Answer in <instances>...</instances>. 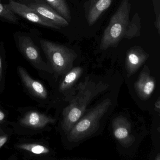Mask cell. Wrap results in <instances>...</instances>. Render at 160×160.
Wrapping results in <instances>:
<instances>
[{
    "label": "cell",
    "instance_id": "52a82bcc",
    "mask_svg": "<svg viewBox=\"0 0 160 160\" xmlns=\"http://www.w3.org/2000/svg\"><path fill=\"white\" fill-rule=\"evenodd\" d=\"M112 128L114 137L122 146L129 148L135 142L132 123L126 117L122 115L116 117L112 121Z\"/></svg>",
    "mask_w": 160,
    "mask_h": 160
},
{
    "label": "cell",
    "instance_id": "ac0fdd59",
    "mask_svg": "<svg viewBox=\"0 0 160 160\" xmlns=\"http://www.w3.org/2000/svg\"><path fill=\"white\" fill-rule=\"evenodd\" d=\"M17 147L20 149L36 154H47L49 152V149L47 147L40 144L25 143L18 145Z\"/></svg>",
    "mask_w": 160,
    "mask_h": 160
},
{
    "label": "cell",
    "instance_id": "4fadbf2b",
    "mask_svg": "<svg viewBox=\"0 0 160 160\" xmlns=\"http://www.w3.org/2000/svg\"><path fill=\"white\" fill-rule=\"evenodd\" d=\"M55 119L38 111H30L20 120L21 125L31 129H42L49 123H54Z\"/></svg>",
    "mask_w": 160,
    "mask_h": 160
},
{
    "label": "cell",
    "instance_id": "277c9868",
    "mask_svg": "<svg viewBox=\"0 0 160 160\" xmlns=\"http://www.w3.org/2000/svg\"><path fill=\"white\" fill-rule=\"evenodd\" d=\"M40 44L49 65L57 76H64L73 67L78 57L73 50L48 40H40Z\"/></svg>",
    "mask_w": 160,
    "mask_h": 160
},
{
    "label": "cell",
    "instance_id": "2e32d148",
    "mask_svg": "<svg viewBox=\"0 0 160 160\" xmlns=\"http://www.w3.org/2000/svg\"><path fill=\"white\" fill-rule=\"evenodd\" d=\"M141 23L140 19L137 13H136L132 20H130V24L126 31L124 38L131 39L140 35Z\"/></svg>",
    "mask_w": 160,
    "mask_h": 160
},
{
    "label": "cell",
    "instance_id": "5b68a950",
    "mask_svg": "<svg viewBox=\"0 0 160 160\" xmlns=\"http://www.w3.org/2000/svg\"><path fill=\"white\" fill-rule=\"evenodd\" d=\"M14 38L18 50L33 67L40 71L53 73L50 65L43 60L40 50L31 37L18 32L15 34Z\"/></svg>",
    "mask_w": 160,
    "mask_h": 160
},
{
    "label": "cell",
    "instance_id": "8992f818",
    "mask_svg": "<svg viewBox=\"0 0 160 160\" xmlns=\"http://www.w3.org/2000/svg\"><path fill=\"white\" fill-rule=\"evenodd\" d=\"M6 5L16 15L21 17L31 23L54 29H60L61 28L51 20L44 17L36 11L31 9L26 4L17 2L14 0H10L9 3Z\"/></svg>",
    "mask_w": 160,
    "mask_h": 160
},
{
    "label": "cell",
    "instance_id": "44dd1931",
    "mask_svg": "<svg viewBox=\"0 0 160 160\" xmlns=\"http://www.w3.org/2000/svg\"><path fill=\"white\" fill-rule=\"evenodd\" d=\"M5 118V114L0 109V122L3 121Z\"/></svg>",
    "mask_w": 160,
    "mask_h": 160
},
{
    "label": "cell",
    "instance_id": "9a60e30c",
    "mask_svg": "<svg viewBox=\"0 0 160 160\" xmlns=\"http://www.w3.org/2000/svg\"><path fill=\"white\" fill-rule=\"evenodd\" d=\"M45 1L69 23L71 22V11L65 0H45Z\"/></svg>",
    "mask_w": 160,
    "mask_h": 160
},
{
    "label": "cell",
    "instance_id": "cb8c5ba5",
    "mask_svg": "<svg viewBox=\"0 0 160 160\" xmlns=\"http://www.w3.org/2000/svg\"><path fill=\"white\" fill-rule=\"evenodd\" d=\"M1 128H0V132H1Z\"/></svg>",
    "mask_w": 160,
    "mask_h": 160
},
{
    "label": "cell",
    "instance_id": "7402d4cb",
    "mask_svg": "<svg viewBox=\"0 0 160 160\" xmlns=\"http://www.w3.org/2000/svg\"><path fill=\"white\" fill-rule=\"evenodd\" d=\"M31 2H38L45 1V0H29Z\"/></svg>",
    "mask_w": 160,
    "mask_h": 160
},
{
    "label": "cell",
    "instance_id": "5bb4252c",
    "mask_svg": "<svg viewBox=\"0 0 160 160\" xmlns=\"http://www.w3.org/2000/svg\"><path fill=\"white\" fill-rule=\"evenodd\" d=\"M86 10V18L89 26H92L100 18L102 14L111 5L113 0H90Z\"/></svg>",
    "mask_w": 160,
    "mask_h": 160
},
{
    "label": "cell",
    "instance_id": "d4e9b609",
    "mask_svg": "<svg viewBox=\"0 0 160 160\" xmlns=\"http://www.w3.org/2000/svg\"><path fill=\"white\" fill-rule=\"evenodd\" d=\"M0 1H1V0H0Z\"/></svg>",
    "mask_w": 160,
    "mask_h": 160
},
{
    "label": "cell",
    "instance_id": "30bf717a",
    "mask_svg": "<svg viewBox=\"0 0 160 160\" xmlns=\"http://www.w3.org/2000/svg\"><path fill=\"white\" fill-rule=\"evenodd\" d=\"M149 57V54L140 47L134 46L130 48L126 54L125 59V68L128 77L134 74Z\"/></svg>",
    "mask_w": 160,
    "mask_h": 160
},
{
    "label": "cell",
    "instance_id": "9c48e42d",
    "mask_svg": "<svg viewBox=\"0 0 160 160\" xmlns=\"http://www.w3.org/2000/svg\"><path fill=\"white\" fill-rule=\"evenodd\" d=\"M155 86V79L151 75L148 68L144 67L134 84L137 94L142 100H147L153 93Z\"/></svg>",
    "mask_w": 160,
    "mask_h": 160
},
{
    "label": "cell",
    "instance_id": "603a6c76",
    "mask_svg": "<svg viewBox=\"0 0 160 160\" xmlns=\"http://www.w3.org/2000/svg\"><path fill=\"white\" fill-rule=\"evenodd\" d=\"M156 104H155V107L157 108H158V109H160V101H158V102H157V103H156Z\"/></svg>",
    "mask_w": 160,
    "mask_h": 160
},
{
    "label": "cell",
    "instance_id": "d6986e66",
    "mask_svg": "<svg viewBox=\"0 0 160 160\" xmlns=\"http://www.w3.org/2000/svg\"><path fill=\"white\" fill-rule=\"evenodd\" d=\"M8 137L7 135L0 136V148L7 142Z\"/></svg>",
    "mask_w": 160,
    "mask_h": 160
},
{
    "label": "cell",
    "instance_id": "7c38bea8",
    "mask_svg": "<svg viewBox=\"0 0 160 160\" xmlns=\"http://www.w3.org/2000/svg\"><path fill=\"white\" fill-rule=\"evenodd\" d=\"M31 9L36 11L45 18L51 20L61 28L69 26V23L45 1L31 2L27 4Z\"/></svg>",
    "mask_w": 160,
    "mask_h": 160
},
{
    "label": "cell",
    "instance_id": "ffe728a7",
    "mask_svg": "<svg viewBox=\"0 0 160 160\" xmlns=\"http://www.w3.org/2000/svg\"><path fill=\"white\" fill-rule=\"evenodd\" d=\"M2 77V58L0 53V83L1 82Z\"/></svg>",
    "mask_w": 160,
    "mask_h": 160
},
{
    "label": "cell",
    "instance_id": "6da1fadb",
    "mask_svg": "<svg viewBox=\"0 0 160 160\" xmlns=\"http://www.w3.org/2000/svg\"><path fill=\"white\" fill-rule=\"evenodd\" d=\"M109 84L88 76L78 84L75 94L69 99L68 106L62 111V127L65 134L87 111L91 102L109 88Z\"/></svg>",
    "mask_w": 160,
    "mask_h": 160
},
{
    "label": "cell",
    "instance_id": "8fae6325",
    "mask_svg": "<svg viewBox=\"0 0 160 160\" xmlns=\"http://www.w3.org/2000/svg\"><path fill=\"white\" fill-rule=\"evenodd\" d=\"M18 72L24 86L32 95L41 99L47 98L48 93L43 84L33 79L26 69L21 66H18Z\"/></svg>",
    "mask_w": 160,
    "mask_h": 160
},
{
    "label": "cell",
    "instance_id": "3957f363",
    "mask_svg": "<svg viewBox=\"0 0 160 160\" xmlns=\"http://www.w3.org/2000/svg\"><path fill=\"white\" fill-rule=\"evenodd\" d=\"M130 11L129 0H122L105 30L100 44L101 49L115 47L124 38L130 24Z\"/></svg>",
    "mask_w": 160,
    "mask_h": 160
},
{
    "label": "cell",
    "instance_id": "ba28073f",
    "mask_svg": "<svg viewBox=\"0 0 160 160\" xmlns=\"http://www.w3.org/2000/svg\"><path fill=\"white\" fill-rule=\"evenodd\" d=\"M84 69L79 66L73 67L64 75V78L59 86V91L69 99L75 94L78 81L83 74Z\"/></svg>",
    "mask_w": 160,
    "mask_h": 160
},
{
    "label": "cell",
    "instance_id": "7a4b0ae2",
    "mask_svg": "<svg viewBox=\"0 0 160 160\" xmlns=\"http://www.w3.org/2000/svg\"><path fill=\"white\" fill-rule=\"evenodd\" d=\"M113 104L110 97H107L86 111L85 114L66 134L68 141L78 143L92 136L99 130L101 122Z\"/></svg>",
    "mask_w": 160,
    "mask_h": 160
},
{
    "label": "cell",
    "instance_id": "e0dca14e",
    "mask_svg": "<svg viewBox=\"0 0 160 160\" xmlns=\"http://www.w3.org/2000/svg\"><path fill=\"white\" fill-rule=\"evenodd\" d=\"M0 20L12 24H19V19L15 14L7 7V5L3 4L0 1Z\"/></svg>",
    "mask_w": 160,
    "mask_h": 160
}]
</instances>
